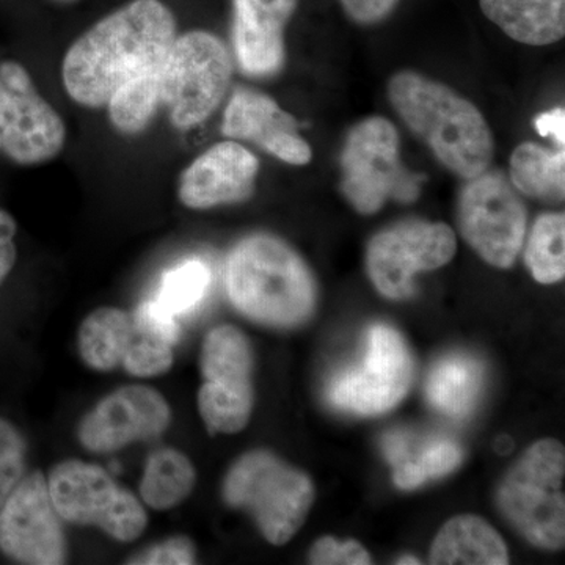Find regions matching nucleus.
I'll return each mask as SVG.
<instances>
[{"label":"nucleus","mask_w":565,"mask_h":565,"mask_svg":"<svg viewBox=\"0 0 565 565\" xmlns=\"http://www.w3.org/2000/svg\"><path fill=\"white\" fill-rule=\"evenodd\" d=\"M177 36L166 3L132 0L71 44L62 65L65 90L79 106L106 107L126 82L161 71Z\"/></svg>","instance_id":"f257e3e1"},{"label":"nucleus","mask_w":565,"mask_h":565,"mask_svg":"<svg viewBox=\"0 0 565 565\" xmlns=\"http://www.w3.org/2000/svg\"><path fill=\"white\" fill-rule=\"evenodd\" d=\"M225 288L239 313L275 329L308 321L318 299L307 264L273 234H252L234 245L226 258Z\"/></svg>","instance_id":"f03ea898"},{"label":"nucleus","mask_w":565,"mask_h":565,"mask_svg":"<svg viewBox=\"0 0 565 565\" xmlns=\"http://www.w3.org/2000/svg\"><path fill=\"white\" fill-rule=\"evenodd\" d=\"M388 96L408 129L446 169L463 180L489 169L493 136L475 104L414 71L396 74L390 81Z\"/></svg>","instance_id":"7ed1b4c3"},{"label":"nucleus","mask_w":565,"mask_h":565,"mask_svg":"<svg viewBox=\"0 0 565 565\" xmlns=\"http://www.w3.org/2000/svg\"><path fill=\"white\" fill-rule=\"evenodd\" d=\"M223 501L243 509L255 520L264 539L285 545L299 533L315 503V486L297 470L266 449L241 456L222 486Z\"/></svg>","instance_id":"20e7f679"},{"label":"nucleus","mask_w":565,"mask_h":565,"mask_svg":"<svg viewBox=\"0 0 565 565\" xmlns=\"http://www.w3.org/2000/svg\"><path fill=\"white\" fill-rule=\"evenodd\" d=\"M564 446L548 438L530 446L498 489L501 514L539 548L564 546Z\"/></svg>","instance_id":"39448f33"},{"label":"nucleus","mask_w":565,"mask_h":565,"mask_svg":"<svg viewBox=\"0 0 565 565\" xmlns=\"http://www.w3.org/2000/svg\"><path fill=\"white\" fill-rule=\"evenodd\" d=\"M46 478L63 522L98 526L121 544H131L147 530L145 504L99 465L66 459L52 467Z\"/></svg>","instance_id":"423d86ee"},{"label":"nucleus","mask_w":565,"mask_h":565,"mask_svg":"<svg viewBox=\"0 0 565 565\" xmlns=\"http://www.w3.org/2000/svg\"><path fill=\"white\" fill-rule=\"evenodd\" d=\"M341 189L360 214H375L388 200L415 202L422 192V177L401 162L396 128L382 117L353 126L341 152Z\"/></svg>","instance_id":"0eeeda50"},{"label":"nucleus","mask_w":565,"mask_h":565,"mask_svg":"<svg viewBox=\"0 0 565 565\" xmlns=\"http://www.w3.org/2000/svg\"><path fill=\"white\" fill-rule=\"evenodd\" d=\"M232 55L214 33L177 36L161 71L162 106L174 128L202 125L221 106L232 84Z\"/></svg>","instance_id":"6e6552de"},{"label":"nucleus","mask_w":565,"mask_h":565,"mask_svg":"<svg viewBox=\"0 0 565 565\" xmlns=\"http://www.w3.org/2000/svg\"><path fill=\"white\" fill-rule=\"evenodd\" d=\"M460 233L490 266L509 269L522 250L526 207L501 172H482L468 180L457 210Z\"/></svg>","instance_id":"1a4fd4ad"},{"label":"nucleus","mask_w":565,"mask_h":565,"mask_svg":"<svg viewBox=\"0 0 565 565\" xmlns=\"http://www.w3.org/2000/svg\"><path fill=\"white\" fill-rule=\"evenodd\" d=\"M65 141V122L29 71L14 61L0 63V151L20 166H40L57 158Z\"/></svg>","instance_id":"9d476101"},{"label":"nucleus","mask_w":565,"mask_h":565,"mask_svg":"<svg viewBox=\"0 0 565 565\" xmlns=\"http://www.w3.org/2000/svg\"><path fill=\"white\" fill-rule=\"evenodd\" d=\"M456 248V234L445 223L401 222L371 239L367 274L382 296L408 299L415 294V275L444 267L455 258Z\"/></svg>","instance_id":"9b49d317"},{"label":"nucleus","mask_w":565,"mask_h":565,"mask_svg":"<svg viewBox=\"0 0 565 565\" xmlns=\"http://www.w3.org/2000/svg\"><path fill=\"white\" fill-rule=\"evenodd\" d=\"M412 375L414 363L401 333L388 326H374L367 333L363 363L334 375L327 396L340 411L384 414L404 399Z\"/></svg>","instance_id":"f8f14e48"},{"label":"nucleus","mask_w":565,"mask_h":565,"mask_svg":"<svg viewBox=\"0 0 565 565\" xmlns=\"http://www.w3.org/2000/svg\"><path fill=\"white\" fill-rule=\"evenodd\" d=\"M0 553L13 563L62 565L68 561L63 520L52 504L47 478L25 473L0 509Z\"/></svg>","instance_id":"ddd939ff"},{"label":"nucleus","mask_w":565,"mask_h":565,"mask_svg":"<svg viewBox=\"0 0 565 565\" xmlns=\"http://www.w3.org/2000/svg\"><path fill=\"white\" fill-rule=\"evenodd\" d=\"M172 424V408L158 390L126 385L82 416L77 440L93 455H110L136 441L161 437Z\"/></svg>","instance_id":"4468645a"},{"label":"nucleus","mask_w":565,"mask_h":565,"mask_svg":"<svg viewBox=\"0 0 565 565\" xmlns=\"http://www.w3.org/2000/svg\"><path fill=\"white\" fill-rule=\"evenodd\" d=\"M259 161L237 141H221L181 173L178 199L189 210L204 211L243 203L255 192Z\"/></svg>","instance_id":"2eb2a0df"},{"label":"nucleus","mask_w":565,"mask_h":565,"mask_svg":"<svg viewBox=\"0 0 565 565\" xmlns=\"http://www.w3.org/2000/svg\"><path fill=\"white\" fill-rule=\"evenodd\" d=\"M222 134L230 140L252 141L291 166H307L313 158L296 118L262 92H234L223 114Z\"/></svg>","instance_id":"dca6fc26"},{"label":"nucleus","mask_w":565,"mask_h":565,"mask_svg":"<svg viewBox=\"0 0 565 565\" xmlns=\"http://www.w3.org/2000/svg\"><path fill=\"white\" fill-rule=\"evenodd\" d=\"M233 44L247 76L270 77L285 65V29L297 0H233Z\"/></svg>","instance_id":"f3484780"},{"label":"nucleus","mask_w":565,"mask_h":565,"mask_svg":"<svg viewBox=\"0 0 565 565\" xmlns=\"http://www.w3.org/2000/svg\"><path fill=\"white\" fill-rule=\"evenodd\" d=\"M482 13L505 35L546 46L565 35V0H479Z\"/></svg>","instance_id":"a211bd4d"},{"label":"nucleus","mask_w":565,"mask_h":565,"mask_svg":"<svg viewBox=\"0 0 565 565\" xmlns=\"http://www.w3.org/2000/svg\"><path fill=\"white\" fill-rule=\"evenodd\" d=\"M429 559L434 565L509 564L501 535L476 515H459L445 523L435 537Z\"/></svg>","instance_id":"6ab92c4d"},{"label":"nucleus","mask_w":565,"mask_h":565,"mask_svg":"<svg viewBox=\"0 0 565 565\" xmlns=\"http://www.w3.org/2000/svg\"><path fill=\"white\" fill-rule=\"evenodd\" d=\"M253 367L255 355L243 330L234 326H218L204 338L200 352L203 382L236 393H255Z\"/></svg>","instance_id":"aec40b11"},{"label":"nucleus","mask_w":565,"mask_h":565,"mask_svg":"<svg viewBox=\"0 0 565 565\" xmlns=\"http://www.w3.org/2000/svg\"><path fill=\"white\" fill-rule=\"evenodd\" d=\"M136 338L132 316L117 307H99L82 321L77 345L82 362L98 373L121 366Z\"/></svg>","instance_id":"412c9836"},{"label":"nucleus","mask_w":565,"mask_h":565,"mask_svg":"<svg viewBox=\"0 0 565 565\" xmlns=\"http://www.w3.org/2000/svg\"><path fill=\"white\" fill-rule=\"evenodd\" d=\"M484 388V366L473 356L456 355L440 360L427 379V401L440 414L465 418L471 414Z\"/></svg>","instance_id":"4be33fe9"},{"label":"nucleus","mask_w":565,"mask_h":565,"mask_svg":"<svg viewBox=\"0 0 565 565\" xmlns=\"http://www.w3.org/2000/svg\"><path fill=\"white\" fill-rule=\"evenodd\" d=\"M195 482V467L184 452L174 448L156 449L141 476V503L154 511H170L191 497Z\"/></svg>","instance_id":"5701e85b"},{"label":"nucleus","mask_w":565,"mask_h":565,"mask_svg":"<svg viewBox=\"0 0 565 565\" xmlns=\"http://www.w3.org/2000/svg\"><path fill=\"white\" fill-rule=\"evenodd\" d=\"M384 451L394 467V484L403 490L418 489L429 479L451 473L462 462V449L449 440L434 441L418 456L412 457L407 438L393 434L385 438Z\"/></svg>","instance_id":"b1692460"},{"label":"nucleus","mask_w":565,"mask_h":565,"mask_svg":"<svg viewBox=\"0 0 565 565\" xmlns=\"http://www.w3.org/2000/svg\"><path fill=\"white\" fill-rule=\"evenodd\" d=\"M511 182L516 191L533 199L563 202L565 152L545 150L541 145L522 143L511 158Z\"/></svg>","instance_id":"393cba45"},{"label":"nucleus","mask_w":565,"mask_h":565,"mask_svg":"<svg viewBox=\"0 0 565 565\" xmlns=\"http://www.w3.org/2000/svg\"><path fill=\"white\" fill-rule=\"evenodd\" d=\"M161 71L126 82L110 96L106 107L118 132L136 136L148 128L162 106Z\"/></svg>","instance_id":"a878e982"},{"label":"nucleus","mask_w":565,"mask_h":565,"mask_svg":"<svg viewBox=\"0 0 565 565\" xmlns=\"http://www.w3.org/2000/svg\"><path fill=\"white\" fill-rule=\"evenodd\" d=\"M564 214H544L534 223L527 241L525 262L535 280L553 285L565 275Z\"/></svg>","instance_id":"bb28decb"},{"label":"nucleus","mask_w":565,"mask_h":565,"mask_svg":"<svg viewBox=\"0 0 565 565\" xmlns=\"http://www.w3.org/2000/svg\"><path fill=\"white\" fill-rule=\"evenodd\" d=\"M212 274L202 259H185L163 274L156 302L174 316L189 313L206 296Z\"/></svg>","instance_id":"cd10ccee"},{"label":"nucleus","mask_w":565,"mask_h":565,"mask_svg":"<svg viewBox=\"0 0 565 565\" xmlns=\"http://www.w3.org/2000/svg\"><path fill=\"white\" fill-rule=\"evenodd\" d=\"M196 403L211 434H237L250 422L255 393H236L203 382Z\"/></svg>","instance_id":"c85d7f7f"},{"label":"nucleus","mask_w":565,"mask_h":565,"mask_svg":"<svg viewBox=\"0 0 565 565\" xmlns=\"http://www.w3.org/2000/svg\"><path fill=\"white\" fill-rule=\"evenodd\" d=\"M174 363L172 345L136 334L121 366L134 377L150 379L169 373Z\"/></svg>","instance_id":"c756f323"},{"label":"nucleus","mask_w":565,"mask_h":565,"mask_svg":"<svg viewBox=\"0 0 565 565\" xmlns=\"http://www.w3.org/2000/svg\"><path fill=\"white\" fill-rule=\"evenodd\" d=\"M136 334L150 340L161 341L169 345H177L181 340V326L177 316L167 311L154 299L139 305L132 316Z\"/></svg>","instance_id":"7c9ffc66"},{"label":"nucleus","mask_w":565,"mask_h":565,"mask_svg":"<svg viewBox=\"0 0 565 565\" xmlns=\"http://www.w3.org/2000/svg\"><path fill=\"white\" fill-rule=\"evenodd\" d=\"M126 564L192 565L196 564V546L188 535H172L129 557Z\"/></svg>","instance_id":"2f4dec72"},{"label":"nucleus","mask_w":565,"mask_h":565,"mask_svg":"<svg viewBox=\"0 0 565 565\" xmlns=\"http://www.w3.org/2000/svg\"><path fill=\"white\" fill-rule=\"evenodd\" d=\"M310 564L316 565H367L373 563L370 553L359 542H338L333 537H322L311 548Z\"/></svg>","instance_id":"473e14b6"},{"label":"nucleus","mask_w":565,"mask_h":565,"mask_svg":"<svg viewBox=\"0 0 565 565\" xmlns=\"http://www.w3.org/2000/svg\"><path fill=\"white\" fill-rule=\"evenodd\" d=\"M399 0H341L345 13L360 24H375L388 17Z\"/></svg>","instance_id":"72a5a7b5"},{"label":"nucleus","mask_w":565,"mask_h":565,"mask_svg":"<svg viewBox=\"0 0 565 565\" xmlns=\"http://www.w3.org/2000/svg\"><path fill=\"white\" fill-rule=\"evenodd\" d=\"M17 233L18 226L14 218L9 212L0 210V286L17 264L18 250L14 244Z\"/></svg>","instance_id":"f704fd0d"},{"label":"nucleus","mask_w":565,"mask_h":565,"mask_svg":"<svg viewBox=\"0 0 565 565\" xmlns=\"http://www.w3.org/2000/svg\"><path fill=\"white\" fill-rule=\"evenodd\" d=\"M25 457L14 455L0 460V509L25 476Z\"/></svg>","instance_id":"c9c22d12"},{"label":"nucleus","mask_w":565,"mask_h":565,"mask_svg":"<svg viewBox=\"0 0 565 565\" xmlns=\"http://www.w3.org/2000/svg\"><path fill=\"white\" fill-rule=\"evenodd\" d=\"M28 440L21 430L0 416V460L14 455H28Z\"/></svg>","instance_id":"e433bc0d"},{"label":"nucleus","mask_w":565,"mask_h":565,"mask_svg":"<svg viewBox=\"0 0 565 565\" xmlns=\"http://www.w3.org/2000/svg\"><path fill=\"white\" fill-rule=\"evenodd\" d=\"M535 129L542 137H553L557 147L564 148L565 145V110L564 107L545 111L539 115L534 121Z\"/></svg>","instance_id":"4c0bfd02"},{"label":"nucleus","mask_w":565,"mask_h":565,"mask_svg":"<svg viewBox=\"0 0 565 565\" xmlns=\"http://www.w3.org/2000/svg\"><path fill=\"white\" fill-rule=\"evenodd\" d=\"M396 564L404 565V564H422V563H419V559H416V557H414V556H404V557H401V559H397Z\"/></svg>","instance_id":"58836bf2"},{"label":"nucleus","mask_w":565,"mask_h":565,"mask_svg":"<svg viewBox=\"0 0 565 565\" xmlns=\"http://www.w3.org/2000/svg\"><path fill=\"white\" fill-rule=\"evenodd\" d=\"M57 2H74V0H57Z\"/></svg>","instance_id":"ea45409f"}]
</instances>
